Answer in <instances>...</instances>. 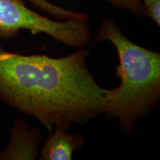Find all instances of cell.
Returning a JSON list of instances; mask_svg holds the SVG:
<instances>
[{
  "instance_id": "6da1fadb",
  "label": "cell",
  "mask_w": 160,
  "mask_h": 160,
  "mask_svg": "<svg viewBox=\"0 0 160 160\" xmlns=\"http://www.w3.org/2000/svg\"><path fill=\"white\" fill-rule=\"evenodd\" d=\"M88 50L60 58L22 55L0 45V99L37 119L51 134L103 114L111 89L90 73Z\"/></svg>"
},
{
  "instance_id": "7a4b0ae2",
  "label": "cell",
  "mask_w": 160,
  "mask_h": 160,
  "mask_svg": "<svg viewBox=\"0 0 160 160\" xmlns=\"http://www.w3.org/2000/svg\"><path fill=\"white\" fill-rule=\"evenodd\" d=\"M94 39L111 42L117 50L116 77L120 79V85L111 89L103 114L108 119L117 118L120 130L128 134L135 122L159 102L160 53L131 42L112 18L102 21Z\"/></svg>"
},
{
  "instance_id": "3957f363",
  "label": "cell",
  "mask_w": 160,
  "mask_h": 160,
  "mask_svg": "<svg viewBox=\"0 0 160 160\" xmlns=\"http://www.w3.org/2000/svg\"><path fill=\"white\" fill-rule=\"evenodd\" d=\"M22 30L45 33L72 48H82L91 39L88 22L51 19L28 8L22 0H0V39H13Z\"/></svg>"
},
{
  "instance_id": "277c9868",
  "label": "cell",
  "mask_w": 160,
  "mask_h": 160,
  "mask_svg": "<svg viewBox=\"0 0 160 160\" xmlns=\"http://www.w3.org/2000/svg\"><path fill=\"white\" fill-rule=\"evenodd\" d=\"M41 135L25 122L17 121L12 128L9 145L0 153V159H35Z\"/></svg>"
},
{
  "instance_id": "5b68a950",
  "label": "cell",
  "mask_w": 160,
  "mask_h": 160,
  "mask_svg": "<svg viewBox=\"0 0 160 160\" xmlns=\"http://www.w3.org/2000/svg\"><path fill=\"white\" fill-rule=\"evenodd\" d=\"M83 137L78 133L56 128L43 144L40 153L42 160H71L74 152L83 145Z\"/></svg>"
},
{
  "instance_id": "8992f818",
  "label": "cell",
  "mask_w": 160,
  "mask_h": 160,
  "mask_svg": "<svg viewBox=\"0 0 160 160\" xmlns=\"http://www.w3.org/2000/svg\"><path fill=\"white\" fill-rule=\"evenodd\" d=\"M35 8L44 13L51 15L55 19L60 20H80L88 22L87 13L72 10H68L60 6L56 5L48 0H28Z\"/></svg>"
},
{
  "instance_id": "52a82bcc",
  "label": "cell",
  "mask_w": 160,
  "mask_h": 160,
  "mask_svg": "<svg viewBox=\"0 0 160 160\" xmlns=\"http://www.w3.org/2000/svg\"><path fill=\"white\" fill-rule=\"evenodd\" d=\"M115 8L122 9L132 13L137 17L146 15L145 9L140 0H105Z\"/></svg>"
},
{
  "instance_id": "ba28073f",
  "label": "cell",
  "mask_w": 160,
  "mask_h": 160,
  "mask_svg": "<svg viewBox=\"0 0 160 160\" xmlns=\"http://www.w3.org/2000/svg\"><path fill=\"white\" fill-rule=\"evenodd\" d=\"M145 9L146 16L160 25V0H140Z\"/></svg>"
}]
</instances>
